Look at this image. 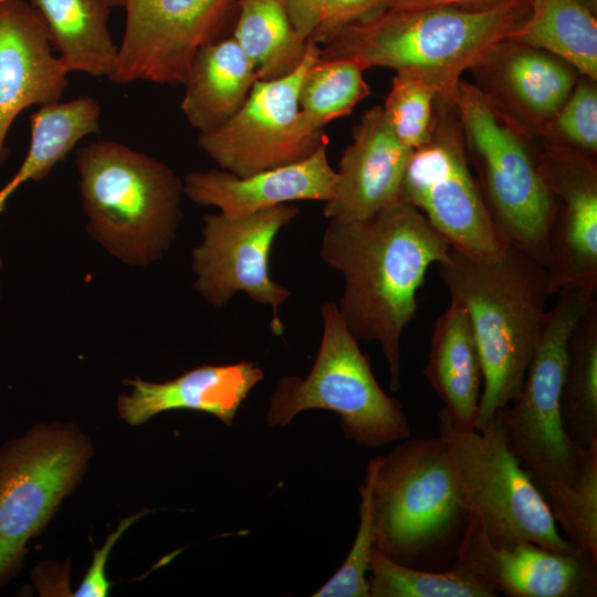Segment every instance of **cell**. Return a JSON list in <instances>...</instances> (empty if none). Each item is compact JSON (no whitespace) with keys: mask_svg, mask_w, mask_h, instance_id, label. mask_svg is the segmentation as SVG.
I'll use <instances>...</instances> for the list:
<instances>
[{"mask_svg":"<svg viewBox=\"0 0 597 597\" xmlns=\"http://www.w3.org/2000/svg\"><path fill=\"white\" fill-rule=\"evenodd\" d=\"M337 172L327 158V142L308 157L247 177L227 170L188 172L184 193L199 206H216L227 216H241L290 201H329Z\"/></svg>","mask_w":597,"mask_h":597,"instance_id":"cell-19","label":"cell"},{"mask_svg":"<svg viewBox=\"0 0 597 597\" xmlns=\"http://www.w3.org/2000/svg\"><path fill=\"white\" fill-rule=\"evenodd\" d=\"M528 1L527 17L506 41L547 52L596 81V14L577 0Z\"/></svg>","mask_w":597,"mask_h":597,"instance_id":"cell-24","label":"cell"},{"mask_svg":"<svg viewBox=\"0 0 597 597\" xmlns=\"http://www.w3.org/2000/svg\"><path fill=\"white\" fill-rule=\"evenodd\" d=\"M505 42L510 51L503 80L509 92L532 117L552 121L576 84L574 69L547 52Z\"/></svg>","mask_w":597,"mask_h":597,"instance_id":"cell-29","label":"cell"},{"mask_svg":"<svg viewBox=\"0 0 597 597\" xmlns=\"http://www.w3.org/2000/svg\"><path fill=\"white\" fill-rule=\"evenodd\" d=\"M231 35L261 81L282 78L295 71L308 41L296 32L279 0H238Z\"/></svg>","mask_w":597,"mask_h":597,"instance_id":"cell-26","label":"cell"},{"mask_svg":"<svg viewBox=\"0 0 597 597\" xmlns=\"http://www.w3.org/2000/svg\"><path fill=\"white\" fill-rule=\"evenodd\" d=\"M451 300L468 312L480 353L483 388L475 430L519 394L533 357L551 295L544 265L507 244L493 260L450 249L438 264Z\"/></svg>","mask_w":597,"mask_h":597,"instance_id":"cell-3","label":"cell"},{"mask_svg":"<svg viewBox=\"0 0 597 597\" xmlns=\"http://www.w3.org/2000/svg\"><path fill=\"white\" fill-rule=\"evenodd\" d=\"M434 88L415 73L396 72L383 107L397 138L408 148L426 144L434 124Z\"/></svg>","mask_w":597,"mask_h":597,"instance_id":"cell-32","label":"cell"},{"mask_svg":"<svg viewBox=\"0 0 597 597\" xmlns=\"http://www.w3.org/2000/svg\"><path fill=\"white\" fill-rule=\"evenodd\" d=\"M380 455L368 461L366 476L359 486V526L353 546L341 567L313 597H370L366 577L375 549L371 486Z\"/></svg>","mask_w":597,"mask_h":597,"instance_id":"cell-33","label":"cell"},{"mask_svg":"<svg viewBox=\"0 0 597 597\" xmlns=\"http://www.w3.org/2000/svg\"><path fill=\"white\" fill-rule=\"evenodd\" d=\"M298 213L296 206L282 203L241 216L206 214L202 241L192 250L195 290L217 308L240 291L269 304L271 331L282 336L279 307L291 292L270 277L269 258L277 232Z\"/></svg>","mask_w":597,"mask_h":597,"instance_id":"cell-13","label":"cell"},{"mask_svg":"<svg viewBox=\"0 0 597 597\" xmlns=\"http://www.w3.org/2000/svg\"><path fill=\"white\" fill-rule=\"evenodd\" d=\"M559 408L574 444L583 448L597 439V296L568 336Z\"/></svg>","mask_w":597,"mask_h":597,"instance_id":"cell-27","label":"cell"},{"mask_svg":"<svg viewBox=\"0 0 597 597\" xmlns=\"http://www.w3.org/2000/svg\"><path fill=\"white\" fill-rule=\"evenodd\" d=\"M457 563L509 597H595L597 559L521 541L495 546L472 515Z\"/></svg>","mask_w":597,"mask_h":597,"instance_id":"cell-16","label":"cell"},{"mask_svg":"<svg viewBox=\"0 0 597 597\" xmlns=\"http://www.w3.org/2000/svg\"><path fill=\"white\" fill-rule=\"evenodd\" d=\"M109 7H124L125 0H106Z\"/></svg>","mask_w":597,"mask_h":597,"instance_id":"cell-40","label":"cell"},{"mask_svg":"<svg viewBox=\"0 0 597 597\" xmlns=\"http://www.w3.org/2000/svg\"><path fill=\"white\" fill-rule=\"evenodd\" d=\"M344 150L334 197L325 202L328 219H366L401 199V184L412 149L390 128L383 106L368 108Z\"/></svg>","mask_w":597,"mask_h":597,"instance_id":"cell-18","label":"cell"},{"mask_svg":"<svg viewBox=\"0 0 597 597\" xmlns=\"http://www.w3.org/2000/svg\"><path fill=\"white\" fill-rule=\"evenodd\" d=\"M451 247L423 214L400 199L360 220L329 219L321 258L339 271V313L357 341H375L386 358L390 388H400L404 329L418 308L428 269Z\"/></svg>","mask_w":597,"mask_h":597,"instance_id":"cell-1","label":"cell"},{"mask_svg":"<svg viewBox=\"0 0 597 597\" xmlns=\"http://www.w3.org/2000/svg\"><path fill=\"white\" fill-rule=\"evenodd\" d=\"M126 23L108 78L119 85L147 81L185 85L196 52L223 39L238 0H125Z\"/></svg>","mask_w":597,"mask_h":597,"instance_id":"cell-12","label":"cell"},{"mask_svg":"<svg viewBox=\"0 0 597 597\" xmlns=\"http://www.w3.org/2000/svg\"><path fill=\"white\" fill-rule=\"evenodd\" d=\"M423 375L442 400L452 426L475 429L483 369L468 312L454 300L434 322Z\"/></svg>","mask_w":597,"mask_h":597,"instance_id":"cell-21","label":"cell"},{"mask_svg":"<svg viewBox=\"0 0 597 597\" xmlns=\"http://www.w3.org/2000/svg\"><path fill=\"white\" fill-rule=\"evenodd\" d=\"M264 374L252 362L229 365H202L164 383L139 377L125 379L130 395L117 400L119 417L130 426H139L168 410L187 409L208 412L231 426L239 407Z\"/></svg>","mask_w":597,"mask_h":597,"instance_id":"cell-20","label":"cell"},{"mask_svg":"<svg viewBox=\"0 0 597 597\" xmlns=\"http://www.w3.org/2000/svg\"><path fill=\"white\" fill-rule=\"evenodd\" d=\"M554 125L570 145L590 157L597 151V87L596 81L583 76L552 118Z\"/></svg>","mask_w":597,"mask_h":597,"instance_id":"cell-34","label":"cell"},{"mask_svg":"<svg viewBox=\"0 0 597 597\" xmlns=\"http://www.w3.org/2000/svg\"><path fill=\"white\" fill-rule=\"evenodd\" d=\"M51 34L27 0H0V166L7 160L8 132L34 104L60 101L69 72L52 53Z\"/></svg>","mask_w":597,"mask_h":597,"instance_id":"cell-17","label":"cell"},{"mask_svg":"<svg viewBox=\"0 0 597 597\" xmlns=\"http://www.w3.org/2000/svg\"><path fill=\"white\" fill-rule=\"evenodd\" d=\"M101 113L100 104L90 96L44 104L33 113L27 157L14 177L0 190V201L6 203L25 181L43 179L86 135L100 134Z\"/></svg>","mask_w":597,"mask_h":597,"instance_id":"cell-25","label":"cell"},{"mask_svg":"<svg viewBox=\"0 0 597 597\" xmlns=\"http://www.w3.org/2000/svg\"><path fill=\"white\" fill-rule=\"evenodd\" d=\"M323 336L305 378L283 377L271 396L270 427H284L300 412L326 409L341 417L344 434L358 446L379 447L409 438L410 426L400 404L378 385L358 341L338 305L321 307Z\"/></svg>","mask_w":597,"mask_h":597,"instance_id":"cell-8","label":"cell"},{"mask_svg":"<svg viewBox=\"0 0 597 597\" xmlns=\"http://www.w3.org/2000/svg\"><path fill=\"white\" fill-rule=\"evenodd\" d=\"M499 0H392L389 10H417L438 7H480Z\"/></svg>","mask_w":597,"mask_h":597,"instance_id":"cell-38","label":"cell"},{"mask_svg":"<svg viewBox=\"0 0 597 597\" xmlns=\"http://www.w3.org/2000/svg\"><path fill=\"white\" fill-rule=\"evenodd\" d=\"M545 498L567 540L597 559V439L580 448L575 483L552 482Z\"/></svg>","mask_w":597,"mask_h":597,"instance_id":"cell-31","label":"cell"},{"mask_svg":"<svg viewBox=\"0 0 597 597\" xmlns=\"http://www.w3.org/2000/svg\"><path fill=\"white\" fill-rule=\"evenodd\" d=\"M256 80L232 35L211 42L192 59L180 109L200 134L213 132L243 106Z\"/></svg>","mask_w":597,"mask_h":597,"instance_id":"cell-22","label":"cell"},{"mask_svg":"<svg viewBox=\"0 0 597 597\" xmlns=\"http://www.w3.org/2000/svg\"><path fill=\"white\" fill-rule=\"evenodd\" d=\"M391 3L392 0H326L321 20L308 39L323 45L339 30L386 12Z\"/></svg>","mask_w":597,"mask_h":597,"instance_id":"cell-35","label":"cell"},{"mask_svg":"<svg viewBox=\"0 0 597 597\" xmlns=\"http://www.w3.org/2000/svg\"><path fill=\"white\" fill-rule=\"evenodd\" d=\"M555 200L547 231L545 270L549 293L597 292V169L593 157L553 145L542 154Z\"/></svg>","mask_w":597,"mask_h":597,"instance_id":"cell-15","label":"cell"},{"mask_svg":"<svg viewBox=\"0 0 597 597\" xmlns=\"http://www.w3.org/2000/svg\"><path fill=\"white\" fill-rule=\"evenodd\" d=\"M557 295L543 320L522 387L500 410L512 452L544 496L552 482L572 485L579 473L580 448L563 428L559 397L568 336L597 293L567 289Z\"/></svg>","mask_w":597,"mask_h":597,"instance_id":"cell-9","label":"cell"},{"mask_svg":"<svg viewBox=\"0 0 597 597\" xmlns=\"http://www.w3.org/2000/svg\"><path fill=\"white\" fill-rule=\"evenodd\" d=\"M92 447L73 426L36 425L0 448V586L22 565L27 543L81 480Z\"/></svg>","mask_w":597,"mask_h":597,"instance_id":"cell-10","label":"cell"},{"mask_svg":"<svg viewBox=\"0 0 597 597\" xmlns=\"http://www.w3.org/2000/svg\"><path fill=\"white\" fill-rule=\"evenodd\" d=\"M75 164L92 238L129 265L160 259L182 218L184 182L175 171L112 140L78 148Z\"/></svg>","mask_w":597,"mask_h":597,"instance_id":"cell-5","label":"cell"},{"mask_svg":"<svg viewBox=\"0 0 597 597\" xmlns=\"http://www.w3.org/2000/svg\"><path fill=\"white\" fill-rule=\"evenodd\" d=\"M364 70L352 60L318 59L306 71L298 91L296 129L312 144L327 140L323 127L348 115L370 94Z\"/></svg>","mask_w":597,"mask_h":597,"instance_id":"cell-28","label":"cell"},{"mask_svg":"<svg viewBox=\"0 0 597 597\" xmlns=\"http://www.w3.org/2000/svg\"><path fill=\"white\" fill-rule=\"evenodd\" d=\"M4 206H6V205H3V203H1V202H0V212H2V211H3V209H4Z\"/></svg>","mask_w":597,"mask_h":597,"instance_id":"cell-41","label":"cell"},{"mask_svg":"<svg viewBox=\"0 0 597 597\" xmlns=\"http://www.w3.org/2000/svg\"><path fill=\"white\" fill-rule=\"evenodd\" d=\"M453 103L478 171L476 182L500 238L545 268L555 200L542 154L533 151L478 86L461 80Z\"/></svg>","mask_w":597,"mask_h":597,"instance_id":"cell-6","label":"cell"},{"mask_svg":"<svg viewBox=\"0 0 597 597\" xmlns=\"http://www.w3.org/2000/svg\"><path fill=\"white\" fill-rule=\"evenodd\" d=\"M438 418L464 501L493 545L527 541L580 551L559 534L546 498L512 452L500 410L480 430L455 429L443 407Z\"/></svg>","mask_w":597,"mask_h":597,"instance_id":"cell-7","label":"cell"},{"mask_svg":"<svg viewBox=\"0 0 597 597\" xmlns=\"http://www.w3.org/2000/svg\"><path fill=\"white\" fill-rule=\"evenodd\" d=\"M368 579L370 597H495L482 579L459 563L446 570L413 568L374 549Z\"/></svg>","mask_w":597,"mask_h":597,"instance_id":"cell-30","label":"cell"},{"mask_svg":"<svg viewBox=\"0 0 597 597\" xmlns=\"http://www.w3.org/2000/svg\"><path fill=\"white\" fill-rule=\"evenodd\" d=\"M145 511L123 519L116 531L108 534L103 547L94 551V558L91 567L86 572L81 585L74 593L76 597H105L108 595L112 583L105 576V565L111 551L122 534Z\"/></svg>","mask_w":597,"mask_h":597,"instance_id":"cell-36","label":"cell"},{"mask_svg":"<svg viewBox=\"0 0 597 597\" xmlns=\"http://www.w3.org/2000/svg\"><path fill=\"white\" fill-rule=\"evenodd\" d=\"M528 12V0L387 10L339 30L321 46V59L352 60L364 71L411 72L434 88L437 98L453 103L461 75L485 62Z\"/></svg>","mask_w":597,"mask_h":597,"instance_id":"cell-2","label":"cell"},{"mask_svg":"<svg viewBox=\"0 0 597 597\" xmlns=\"http://www.w3.org/2000/svg\"><path fill=\"white\" fill-rule=\"evenodd\" d=\"M320 57L321 46L308 39L305 56L295 71L277 80H256L243 106L224 125L199 134V147L238 177L311 156L320 145L305 142L296 129L297 98L306 71Z\"/></svg>","mask_w":597,"mask_h":597,"instance_id":"cell-14","label":"cell"},{"mask_svg":"<svg viewBox=\"0 0 597 597\" xmlns=\"http://www.w3.org/2000/svg\"><path fill=\"white\" fill-rule=\"evenodd\" d=\"M296 32L308 39L317 27L326 0H279Z\"/></svg>","mask_w":597,"mask_h":597,"instance_id":"cell-37","label":"cell"},{"mask_svg":"<svg viewBox=\"0 0 597 597\" xmlns=\"http://www.w3.org/2000/svg\"><path fill=\"white\" fill-rule=\"evenodd\" d=\"M371 502L377 552L428 570L457 563L472 513L440 436L405 439L380 455Z\"/></svg>","mask_w":597,"mask_h":597,"instance_id":"cell-4","label":"cell"},{"mask_svg":"<svg viewBox=\"0 0 597 597\" xmlns=\"http://www.w3.org/2000/svg\"><path fill=\"white\" fill-rule=\"evenodd\" d=\"M42 17L67 72L109 76L118 48L112 40L106 0H30Z\"/></svg>","mask_w":597,"mask_h":597,"instance_id":"cell-23","label":"cell"},{"mask_svg":"<svg viewBox=\"0 0 597 597\" xmlns=\"http://www.w3.org/2000/svg\"><path fill=\"white\" fill-rule=\"evenodd\" d=\"M401 199L418 209L451 249L471 259H496L506 245L470 170L454 103L436 100L430 139L410 154Z\"/></svg>","mask_w":597,"mask_h":597,"instance_id":"cell-11","label":"cell"},{"mask_svg":"<svg viewBox=\"0 0 597 597\" xmlns=\"http://www.w3.org/2000/svg\"><path fill=\"white\" fill-rule=\"evenodd\" d=\"M584 8L596 14L597 0H577Z\"/></svg>","mask_w":597,"mask_h":597,"instance_id":"cell-39","label":"cell"}]
</instances>
